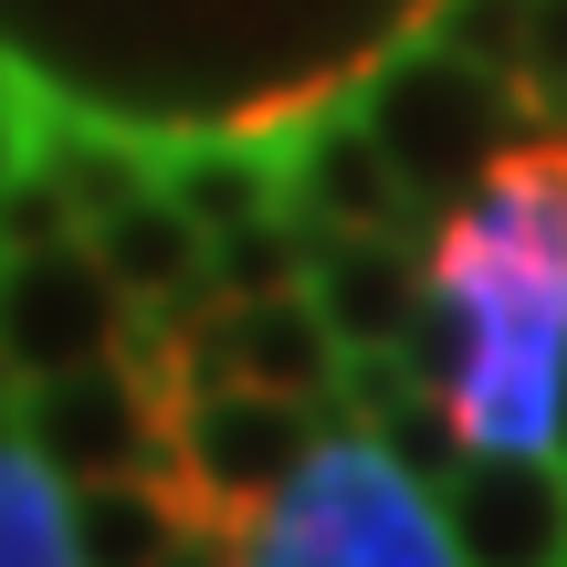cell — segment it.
Segmentation results:
<instances>
[{"label":"cell","instance_id":"1","mask_svg":"<svg viewBox=\"0 0 567 567\" xmlns=\"http://www.w3.org/2000/svg\"><path fill=\"white\" fill-rule=\"evenodd\" d=\"M431 295L463 316V379H452L463 452H557V400H567V126H536L452 210H431Z\"/></svg>","mask_w":567,"mask_h":567},{"label":"cell","instance_id":"8","mask_svg":"<svg viewBox=\"0 0 567 567\" xmlns=\"http://www.w3.org/2000/svg\"><path fill=\"white\" fill-rule=\"evenodd\" d=\"M463 567H567V463L557 452H463L442 473Z\"/></svg>","mask_w":567,"mask_h":567},{"label":"cell","instance_id":"5","mask_svg":"<svg viewBox=\"0 0 567 567\" xmlns=\"http://www.w3.org/2000/svg\"><path fill=\"white\" fill-rule=\"evenodd\" d=\"M11 431L63 473V484H95V473H168V389L147 358L105 347L84 368H53V379H21Z\"/></svg>","mask_w":567,"mask_h":567},{"label":"cell","instance_id":"15","mask_svg":"<svg viewBox=\"0 0 567 567\" xmlns=\"http://www.w3.org/2000/svg\"><path fill=\"white\" fill-rule=\"evenodd\" d=\"M526 21H536V0H421V32L473 53V63H494V74L526 63Z\"/></svg>","mask_w":567,"mask_h":567},{"label":"cell","instance_id":"12","mask_svg":"<svg viewBox=\"0 0 567 567\" xmlns=\"http://www.w3.org/2000/svg\"><path fill=\"white\" fill-rule=\"evenodd\" d=\"M32 158H42V179L74 200L84 231H95L105 210H126L137 189H158V147H147L137 126H116V116H74V105H42Z\"/></svg>","mask_w":567,"mask_h":567},{"label":"cell","instance_id":"14","mask_svg":"<svg viewBox=\"0 0 567 567\" xmlns=\"http://www.w3.org/2000/svg\"><path fill=\"white\" fill-rule=\"evenodd\" d=\"M0 567H84L74 515H63V473L21 431H0Z\"/></svg>","mask_w":567,"mask_h":567},{"label":"cell","instance_id":"20","mask_svg":"<svg viewBox=\"0 0 567 567\" xmlns=\"http://www.w3.org/2000/svg\"><path fill=\"white\" fill-rule=\"evenodd\" d=\"M0 84H21V63H11V53H0Z\"/></svg>","mask_w":567,"mask_h":567},{"label":"cell","instance_id":"2","mask_svg":"<svg viewBox=\"0 0 567 567\" xmlns=\"http://www.w3.org/2000/svg\"><path fill=\"white\" fill-rule=\"evenodd\" d=\"M243 567H463V547L421 473L379 431L337 421L243 536Z\"/></svg>","mask_w":567,"mask_h":567},{"label":"cell","instance_id":"13","mask_svg":"<svg viewBox=\"0 0 567 567\" xmlns=\"http://www.w3.org/2000/svg\"><path fill=\"white\" fill-rule=\"evenodd\" d=\"M95 264L126 284V305H168V295H200L210 284V231L168 189H137L126 210L95 221Z\"/></svg>","mask_w":567,"mask_h":567},{"label":"cell","instance_id":"10","mask_svg":"<svg viewBox=\"0 0 567 567\" xmlns=\"http://www.w3.org/2000/svg\"><path fill=\"white\" fill-rule=\"evenodd\" d=\"M74 515V557L84 567H168L179 547H200V515L168 473H95V484H63Z\"/></svg>","mask_w":567,"mask_h":567},{"label":"cell","instance_id":"9","mask_svg":"<svg viewBox=\"0 0 567 567\" xmlns=\"http://www.w3.org/2000/svg\"><path fill=\"white\" fill-rule=\"evenodd\" d=\"M305 295L326 305V326L347 347H400L431 295V243H410V231H316Z\"/></svg>","mask_w":567,"mask_h":567},{"label":"cell","instance_id":"18","mask_svg":"<svg viewBox=\"0 0 567 567\" xmlns=\"http://www.w3.org/2000/svg\"><path fill=\"white\" fill-rule=\"evenodd\" d=\"M168 567H243V547H221V536H200V547H179Z\"/></svg>","mask_w":567,"mask_h":567},{"label":"cell","instance_id":"17","mask_svg":"<svg viewBox=\"0 0 567 567\" xmlns=\"http://www.w3.org/2000/svg\"><path fill=\"white\" fill-rule=\"evenodd\" d=\"M42 84H0V179H11V168H32V137H42Z\"/></svg>","mask_w":567,"mask_h":567},{"label":"cell","instance_id":"7","mask_svg":"<svg viewBox=\"0 0 567 567\" xmlns=\"http://www.w3.org/2000/svg\"><path fill=\"white\" fill-rule=\"evenodd\" d=\"M274 147H284V210H305L316 231H421L410 179L389 168V147L368 137V116L347 95L284 116Z\"/></svg>","mask_w":567,"mask_h":567},{"label":"cell","instance_id":"11","mask_svg":"<svg viewBox=\"0 0 567 567\" xmlns=\"http://www.w3.org/2000/svg\"><path fill=\"white\" fill-rule=\"evenodd\" d=\"M158 189L200 231H231L252 210H284V147H274V126H200V137L158 147Z\"/></svg>","mask_w":567,"mask_h":567},{"label":"cell","instance_id":"3","mask_svg":"<svg viewBox=\"0 0 567 567\" xmlns=\"http://www.w3.org/2000/svg\"><path fill=\"white\" fill-rule=\"evenodd\" d=\"M347 105L368 116V137L389 147V168L410 179L421 210H452L505 147H526L536 126H547L515 74H494V63L452 53V42H431V32L368 53V74L347 84Z\"/></svg>","mask_w":567,"mask_h":567},{"label":"cell","instance_id":"4","mask_svg":"<svg viewBox=\"0 0 567 567\" xmlns=\"http://www.w3.org/2000/svg\"><path fill=\"white\" fill-rule=\"evenodd\" d=\"M326 431H337V410L316 400H284V389H252V379H200L168 400V484L189 494L200 536L243 547Z\"/></svg>","mask_w":567,"mask_h":567},{"label":"cell","instance_id":"16","mask_svg":"<svg viewBox=\"0 0 567 567\" xmlns=\"http://www.w3.org/2000/svg\"><path fill=\"white\" fill-rule=\"evenodd\" d=\"M515 84L536 95V116L567 126V0H536L526 21V63H515Z\"/></svg>","mask_w":567,"mask_h":567},{"label":"cell","instance_id":"19","mask_svg":"<svg viewBox=\"0 0 567 567\" xmlns=\"http://www.w3.org/2000/svg\"><path fill=\"white\" fill-rule=\"evenodd\" d=\"M557 463H567V400H557Z\"/></svg>","mask_w":567,"mask_h":567},{"label":"cell","instance_id":"6","mask_svg":"<svg viewBox=\"0 0 567 567\" xmlns=\"http://www.w3.org/2000/svg\"><path fill=\"white\" fill-rule=\"evenodd\" d=\"M126 284L95 264V243H0V358L11 379H53L105 347H126Z\"/></svg>","mask_w":567,"mask_h":567}]
</instances>
